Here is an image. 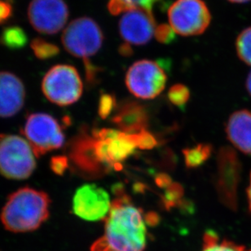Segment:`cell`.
<instances>
[{"mask_svg":"<svg viewBox=\"0 0 251 251\" xmlns=\"http://www.w3.org/2000/svg\"><path fill=\"white\" fill-rule=\"evenodd\" d=\"M117 192L105 219L104 235L91 251H145L147 227L142 211L122 191Z\"/></svg>","mask_w":251,"mask_h":251,"instance_id":"6da1fadb","label":"cell"},{"mask_svg":"<svg viewBox=\"0 0 251 251\" xmlns=\"http://www.w3.org/2000/svg\"><path fill=\"white\" fill-rule=\"evenodd\" d=\"M51 204V198L44 191L21 188L8 196L0 213V220L9 232L35 231L49 219Z\"/></svg>","mask_w":251,"mask_h":251,"instance_id":"7a4b0ae2","label":"cell"},{"mask_svg":"<svg viewBox=\"0 0 251 251\" xmlns=\"http://www.w3.org/2000/svg\"><path fill=\"white\" fill-rule=\"evenodd\" d=\"M36 155L24 137L0 133V175L8 179L23 180L36 168Z\"/></svg>","mask_w":251,"mask_h":251,"instance_id":"3957f363","label":"cell"},{"mask_svg":"<svg viewBox=\"0 0 251 251\" xmlns=\"http://www.w3.org/2000/svg\"><path fill=\"white\" fill-rule=\"evenodd\" d=\"M83 84L76 68L72 65H54L44 75L42 92L49 101L58 106H69L81 98Z\"/></svg>","mask_w":251,"mask_h":251,"instance_id":"277c9868","label":"cell"},{"mask_svg":"<svg viewBox=\"0 0 251 251\" xmlns=\"http://www.w3.org/2000/svg\"><path fill=\"white\" fill-rule=\"evenodd\" d=\"M22 134L37 157L64 146L65 133L58 120L46 113H33L27 116Z\"/></svg>","mask_w":251,"mask_h":251,"instance_id":"5b68a950","label":"cell"},{"mask_svg":"<svg viewBox=\"0 0 251 251\" xmlns=\"http://www.w3.org/2000/svg\"><path fill=\"white\" fill-rule=\"evenodd\" d=\"M61 41L69 53L87 62L101 49L104 34L94 20L79 17L68 25L63 32Z\"/></svg>","mask_w":251,"mask_h":251,"instance_id":"8992f818","label":"cell"},{"mask_svg":"<svg viewBox=\"0 0 251 251\" xmlns=\"http://www.w3.org/2000/svg\"><path fill=\"white\" fill-rule=\"evenodd\" d=\"M137 134H128L112 129L95 131L92 141L97 164L119 166L138 148Z\"/></svg>","mask_w":251,"mask_h":251,"instance_id":"52a82bcc","label":"cell"},{"mask_svg":"<svg viewBox=\"0 0 251 251\" xmlns=\"http://www.w3.org/2000/svg\"><path fill=\"white\" fill-rule=\"evenodd\" d=\"M170 26L181 36H197L206 30L210 22V10L202 0H176L167 11Z\"/></svg>","mask_w":251,"mask_h":251,"instance_id":"ba28073f","label":"cell"},{"mask_svg":"<svg viewBox=\"0 0 251 251\" xmlns=\"http://www.w3.org/2000/svg\"><path fill=\"white\" fill-rule=\"evenodd\" d=\"M167 80V74L159 63L141 60L130 65L125 81L131 94L140 99L150 100L162 93Z\"/></svg>","mask_w":251,"mask_h":251,"instance_id":"9c48e42d","label":"cell"},{"mask_svg":"<svg viewBox=\"0 0 251 251\" xmlns=\"http://www.w3.org/2000/svg\"><path fill=\"white\" fill-rule=\"evenodd\" d=\"M69 17V8L64 0H31L28 18L36 31L44 34L58 33Z\"/></svg>","mask_w":251,"mask_h":251,"instance_id":"30bf717a","label":"cell"},{"mask_svg":"<svg viewBox=\"0 0 251 251\" xmlns=\"http://www.w3.org/2000/svg\"><path fill=\"white\" fill-rule=\"evenodd\" d=\"M109 193L96 184H84L77 188L72 201L73 212L87 221L106 219L111 210Z\"/></svg>","mask_w":251,"mask_h":251,"instance_id":"8fae6325","label":"cell"},{"mask_svg":"<svg viewBox=\"0 0 251 251\" xmlns=\"http://www.w3.org/2000/svg\"><path fill=\"white\" fill-rule=\"evenodd\" d=\"M156 21L152 12L141 8L130 9L119 21V33L128 45H145L154 36Z\"/></svg>","mask_w":251,"mask_h":251,"instance_id":"7c38bea8","label":"cell"},{"mask_svg":"<svg viewBox=\"0 0 251 251\" xmlns=\"http://www.w3.org/2000/svg\"><path fill=\"white\" fill-rule=\"evenodd\" d=\"M26 92L22 79L8 71H0V118L18 114L25 105Z\"/></svg>","mask_w":251,"mask_h":251,"instance_id":"4fadbf2b","label":"cell"},{"mask_svg":"<svg viewBox=\"0 0 251 251\" xmlns=\"http://www.w3.org/2000/svg\"><path fill=\"white\" fill-rule=\"evenodd\" d=\"M219 161L220 177L218 185L220 198L225 204L232 207L236 205V189L239 174V165L234 153L228 149H224L220 152Z\"/></svg>","mask_w":251,"mask_h":251,"instance_id":"5bb4252c","label":"cell"},{"mask_svg":"<svg viewBox=\"0 0 251 251\" xmlns=\"http://www.w3.org/2000/svg\"><path fill=\"white\" fill-rule=\"evenodd\" d=\"M226 132L235 147L251 156V112L242 109L233 113L227 122Z\"/></svg>","mask_w":251,"mask_h":251,"instance_id":"9a60e30c","label":"cell"},{"mask_svg":"<svg viewBox=\"0 0 251 251\" xmlns=\"http://www.w3.org/2000/svg\"><path fill=\"white\" fill-rule=\"evenodd\" d=\"M114 122L125 130L124 132L137 134L145 130L144 126L146 122V114L140 106L129 104L119 112Z\"/></svg>","mask_w":251,"mask_h":251,"instance_id":"2e32d148","label":"cell"},{"mask_svg":"<svg viewBox=\"0 0 251 251\" xmlns=\"http://www.w3.org/2000/svg\"><path fill=\"white\" fill-rule=\"evenodd\" d=\"M161 0H109L107 7L114 16L124 14L129 10L141 8L152 12L154 5Z\"/></svg>","mask_w":251,"mask_h":251,"instance_id":"e0dca14e","label":"cell"},{"mask_svg":"<svg viewBox=\"0 0 251 251\" xmlns=\"http://www.w3.org/2000/svg\"><path fill=\"white\" fill-rule=\"evenodd\" d=\"M28 43V37L24 29L12 25L2 29L0 35V44L10 50L22 49Z\"/></svg>","mask_w":251,"mask_h":251,"instance_id":"ac0fdd59","label":"cell"},{"mask_svg":"<svg viewBox=\"0 0 251 251\" xmlns=\"http://www.w3.org/2000/svg\"><path fill=\"white\" fill-rule=\"evenodd\" d=\"M201 251H251V249L247 250L245 247L238 246L226 240L220 241L217 234L210 231L205 232L204 236V243Z\"/></svg>","mask_w":251,"mask_h":251,"instance_id":"d6986e66","label":"cell"},{"mask_svg":"<svg viewBox=\"0 0 251 251\" xmlns=\"http://www.w3.org/2000/svg\"><path fill=\"white\" fill-rule=\"evenodd\" d=\"M30 48L34 56L42 61L54 58L60 53V49L56 44H51L42 38H36L30 43Z\"/></svg>","mask_w":251,"mask_h":251,"instance_id":"ffe728a7","label":"cell"},{"mask_svg":"<svg viewBox=\"0 0 251 251\" xmlns=\"http://www.w3.org/2000/svg\"><path fill=\"white\" fill-rule=\"evenodd\" d=\"M211 147L210 145H199L184 151L187 167H197L203 164L210 157Z\"/></svg>","mask_w":251,"mask_h":251,"instance_id":"44dd1931","label":"cell"},{"mask_svg":"<svg viewBox=\"0 0 251 251\" xmlns=\"http://www.w3.org/2000/svg\"><path fill=\"white\" fill-rule=\"evenodd\" d=\"M236 50L240 60L251 66V26L243 29L237 36Z\"/></svg>","mask_w":251,"mask_h":251,"instance_id":"7402d4cb","label":"cell"},{"mask_svg":"<svg viewBox=\"0 0 251 251\" xmlns=\"http://www.w3.org/2000/svg\"><path fill=\"white\" fill-rule=\"evenodd\" d=\"M190 92L184 85L176 84L168 92V98L172 104L177 106H183L188 102Z\"/></svg>","mask_w":251,"mask_h":251,"instance_id":"603a6c76","label":"cell"},{"mask_svg":"<svg viewBox=\"0 0 251 251\" xmlns=\"http://www.w3.org/2000/svg\"><path fill=\"white\" fill-rule=\"evenodd\" d=\"M175 34L176 33L172 27L168 25L161 24L156 28L154 36L159 43L167 44L174 41Z\"/></svg>","mask_w":251,"mask_h":251,"instance_id":"cb8c5ba5","label":"cell"},{"mask_svg":"<svg viewBox=\"0 0 251 251\" xmlns=\"http://www.w3.org/2000/svg\"><path fill=\"white\" fill-rule=\"evenodd\" d=\"M50 167H51V171L55 174L61 176L65 173V171L69 167L68 157H64V156H56V157H52L51 162H50Z\"/></svg>","mask_w":251,"mask_h":251,"instance_id":"d4e9b609","label":"cell"},{"mask_svg":"<svg viewBox=\"0 0 251 251\" xmlns=\"http://www.w3.org/2000/svg\"><path fill=\"white\" fill-rule=\"evenodd\" d=\"M13 14V7L9 0H0V25L4 24Z\"/></svg>","mask_w":251,"mask_h":251,"instance_id":"484cf974","label":"cell"},{"mask_svg":"<svg viewBox=\"0 0 251 251\" xmlns=\"http://www.w3.org/2000/svg\"><path fill=\"white\" fill-rule=\"evenodd\" d=\"M114 102V98L111 96H109V95L102 96L100 101V115L103 118L108 116L113 109Z\"/></svg>","mask_w":251,"mask_h":251,"instance_id":"4316f807","label":"cell"},{"mask_svg":"<svg viewBox=\"0 0 251 251\" xmlns=\"http://www.w3.org/2000/svg\"><path fill=\"white\" fill-rule=\"evenodd\" d=\"M246 87H247V89L248 92H249V94L251 96V71L250 72L248 77H247Z\"/></svg>","mask_w":251,"mask_h":251,"instance_id":"83f0119b","label":"cell"},{"mask_svg":"<svg viewBox=\"0 0 251 251\" xmlns=\"http://www.w3.org/2000/svg\"><path fill=\"white\" fill-rule=\"evenodd\" d=\"M247 195H248V201H249L250 210H251V179H250V185L247 190Z\"/></svg>","mask_w":251,"mask_h":251,"instance_id":"f1b7e54d","label":"cell"},{"mask_svg":"<svg viewBox=\"0 0 251 251\" xmlns=\"http://www.w3.org/2000/svg\"><path fill=\"white\" fill-rule=\"evenodd\" d=\"M227 1L233 3H245V2H250L251 0H227Z\"/></svg>","mask_w":251,"mask_h":251,"instance_id":"f546056e","label":"cell"}]
</instances>
